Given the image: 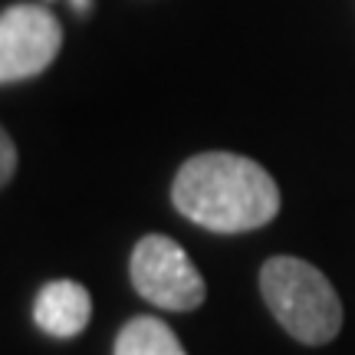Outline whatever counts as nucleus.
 I'll use <instances>...</instances> for the list:
<instances>
[{
  "instance_id": "nucleus-1",
  "label": "nucleus",
  "mask_w": 355,
  "mask_h": 355,
  "mask_svg": "<svg viewBox=\"0 0 355 355\" xmlns=\"http://www.w3.org/2000/svg\"><path fill=\"white\" fill-rule=\"evenodd\" d=\"M171 201L198 227L243 234L279 214V188L254 158L234 152H201L178 168Z\"/></svg>"
},
{
  "instance_id": "nucleus-2",
  "label": "nucleus",
  "mask_w": 355,
  "mask_h": 355,
  "mask_svg": "<svg viewBox=\"0 0 355 355\" xmlns=\"http://www.w3.org/2000/svg\"><path fill=\"white\" fill-rule=\"evenodd\" d=\"M266 309L303 345H326L343 329V303L322 270L300 257H270L260 266Z\"/></svg>"
},
{
  "instance_id": "nucleus-3",
  "label": "nucleus",
  "mask_w": 355,
  "mask_h": 355,
  "mask_svg": "<svg viewBox=\"0 0 355 355\" xmlns=\"http://www.w3.org/2000/svg\"><path fill=\"white\" fill-rule=\"evenodd\" d=\"M128 273H132V286L141 300L171 309V313H191L207 296L201 270L191 263L184 247L165 234H145L135 243Z\"/></svg>"
},
{
  "instance_id": "nucleus-4",
  "label": "nucleus",
  "mask_w": 355,
  "mask_h": 355,
  "mask_svg": "<svg viewBox=\"0 0 355 355\" xmlns=\"http://www.w3.org/2000/svg\"><path fill=\"white\" fill-rule=\"evenodd\" d=\"M63 46V26L43 3H13L0 17V83L40 76Z\"/></svg>"
},
{
  "instance_id": "nucleus-5",
  "label": "nucleus",
  "mask_w": 355,
  "mask_h": 355,
  "mask_svg": "<svg viewBox=\"0 0 355 355\" xmlns=\"http://www.w3.org/2000/svg\"><path fill=\"white\" fill-rule=\"evenodd\" d=\"M92 319V296L76 279H50L33 300V322L53 339H73Z\"/></svg>"
},
{
  "instance_id": "nucleus-6",
  "label": "nucleus",
  "mask_w": 355,
  "mask_h": 355,
  "mask_svg": "<svg viewBox=\"0 0 355 355\" xmlns=\"http://www.w3.org/2000/svg\"><path fill=\"white\" fill-rule=\"evenodd\" d=\"M115 355H188L175 329L155 316H135L119 329Z\"/></svg>"
},
{
  "instance_id": "nucleus-7",
  "label": "nucleus",
  "mask_w": 355,
  "mask_h": 355,
  "mask_svg": "<svg viewBox=\"0 0 355 355\" xmlns=\"http://www.w3.org/2000/svg\"><path fill=\"white\" fill-rule=\"evenodd\" d=\"M13 171H17V148H13V139L3 132L0 135V181L10 184Z\"/></svg>"
},
{
  "instance_id": "nucleus-8",
  "label": "nucleus",
  "mask_w": 355,
  "mask_h": 355,
  "mask_svg": "<svg viewBox=\"0 0 355 355\" xmlns=\"http://www.w3.org/2000/svg\"><path fill=\"white\" fill-rule=\"evenodd\" d=\"M69 3H73L79 13H89V10H92V0H69Z\"/></svg>"
}]
</instances>
